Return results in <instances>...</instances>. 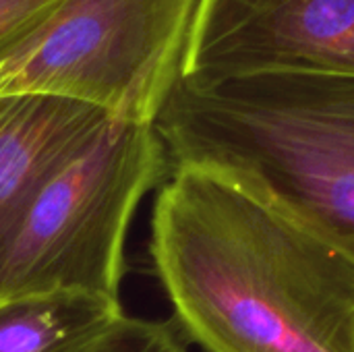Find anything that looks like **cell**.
<instances>
[{
    "label": "cell",
    "mask_w": 354,
    "mask_h": 352,
    "mask_svg": "<svg viewBox=\"0 0 354 352\" xmlns=\"http://www.w3.org/2000/svg\"><path fill=\"white\" fill-rule=\"evenodd\" d=\"M151 255L178 326L205 352H354V239L253 176L172 168Z\"/></svg>",
    "instance_id": "obj_1"
},
{
    "label": "cell",
    "mask_w": 354,
    "mask_h": 352,
    "mask_svg": "<svg viewBox=\"0 0 354 352\" xmlns=\"http://www.w3.org/2000/svg\"><path fill=\"white\" fill-rule=\"evenodd\" d=\"M170 170L216 166L257 178L354 239V77L259 73L178 81L156 122Z\"/></svg>",
    "instance_id": "obj_2"
},
{
    "label": "cell",
    "mask_w": 354,
    "mask_h": 352,
    "mask_svg": "<svg viewBox=\"0 0 354 352\" xmlns=\"http://www.w3.org/2000/svg\"><path fill=\"white\" fill-rule=\"evenodd\" d=\"M170 172L153 124L112 118L31 201L0 259V299L56 290L118 299L133 214Z\"/></svg>",
    "instance_id": "obj_3"
},
{
    "label": "cell",
    "mask_w": 354,
    "mask_h": 352,
    "mask_svg": "<svg viewBox=\"0 0 354 352\" xmlns=\"http://www.w3.org/2000/svg\"><path fill=\"white\" fill-rule=\"evenodd\" d=\"M199 0H62L0 68V95L44 93L153 124L183 77Z\"/></svg>",
    "instance_id": "obj_4"
},
{
    "label": "cell",
    "mask_w": 354,
    "mask_h": 352,
    "mask_svg": "<svg viewBox=\"0 0 354 352\" xmlns=\"http://www.w3.org/2000/svg\"><path fill=\"white\" fill-rule=\"evenodd\" d=\"M259 73L354 77V0H199L180 79Z\"/></svg>",
    "instance_id": "obj_5"
},
{
    "label": "cell",
    "mask_w": 354,
    "mask_h": 352,
    "mask_svg": "<svg viewBox=\"0 0 354 352\" xmlns=\"http://www.w3.org/2000/svg\"><path fill=\"white\" fill-rule=\"evenodd\" d=\"M112 118L58 95H0V259L41 187Z\"/></svg>",
    "instance_id": "obj_6"
},
{
    "label": "cell",
    "mask_w": 354,
    "mask_h": 352,
    "mask_svg": "<svg viewBox=\"0 0 354 352\" xmlns=\"http://www.w3.org/2000/svg\"><path fill=\"white\" fill-rule=\"evenodd\" d=\"M118 299L56 290L0 299V352H81L120 317Z\"/></svg>",
    "instance_id": "obj_7"
},
{
    "label": "cell",
    "mask_w": 354,
    "mask_h": 352,
    "mask_svg": "<svg viewBox=\"0 0 354 352\" xmlns=\"http://www.w3.org/2000/svg\"><path fill=\"white\" fill-rule=\"evenodd\" d=\"M81 352H187V336L176 319L147 322L122 315Z\"/></svg>",
    "instance_id": "obj_8"
},
{
    "label": "cell",
    "mask_w": 354,
    "mask_h": 352,
    "mask_svg": "<svg viewBox=\"0 0 354 352\" xmlns=\"http://www.w3.org/2000/svg\"><path fill=\"white\" fill-rule=\"evenodd\" d=\"M62 0H0V68L41 29Z\"/></svg>",
    "instance_id": "obj_9"
}]
</instances>
